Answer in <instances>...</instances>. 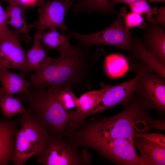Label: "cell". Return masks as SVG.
Segmentation results:
<instances>
[{
	"instance_id": "1",
	"label": "cell",
	"mask_w": 165,
	"mask_h": 165,
	"mask_svg": "<svg viewBox=\"0 0 165 165\" xmlns=\"http://www.w3.org/2000/svg\"><path fill=\"white\" fill-rule=\"evenodd\" d=\"M75 46L71 53L51 58L42 70L30 75L31 86L42 89L66 86L72 90L89 87L91 69L98 57L79 42Z\"/></svg>"
},
{
	"instance_id": "2",
	"label": "cell",
	"mask_w": 165,
	"mask_h": 165,
	"mask_svg": "<svg viewBox=\"0 0 165 165\" xmlns=\"http://www.w3.org/2000/svg\"><path fill=\"white\" fill-rule=\"evenodd\" d=\"M147 108L141 99L135 100L115 116L89 122L82 121L71 131L70 138L73 141L87 138H123L134 145L137 121L144 116Z\"/></svg>"
},
{
	"instance_id": "3",
	"label": "cell",
	"mask_w": 165,
	"mask_h": 165,
	"mask_svg": "<svg viewBox=\"0 0 165 165\" xmlns=\"http://www.w3.org/2000/svg\"><path fill=\"white\" fill-rule=\"evenodd\" d=\"M17 93V98L28 104L49 134L62 136L68 121V109L57 101L53 89L28 88Z\"/></svg>"
},
{
	"instance_id": "4",
	"label": "cell",
	"mask_w": 165,
	"mask_h": 165,
	"mask_svg": "<svg viewBox=\"0 0 165 165\" xmlns=\"http://www.w3.org/2000/svg\"><path fill=\"white\" fill-rule=\"evenodd\" d=\"M18 119L21 128L16 134L15 153L12 161L14 165H22L44 150L49 133L29 108Z\"/></svg>"
},
{
	"instance_id": "5",
	"label": "cell",
	"mask_w": 165,
	"mask_h": 165,
	"mask_svg": "<svg viewBox=\"0 0 165 165\" xmlns=\"http://www.w3.org/2000/svg\"><path fill=\"white\" fill-rule=\"evenodd\" d=\"M60 135L49 133L44 150L36 155L38 162L44 165H85L92 163V156Z\"/></svg>"
},
{
	"instance_id": "6",
	"label": "cell",
	"mask_w": 165,
	"mask_h": 165,
	"mask_svg": "<svg viewBox=\"0 0 165 165\" xmlns=\"http://www.w3.org/2000/svg\"><path fill=\"white\" fill-rule=\"evenodd\" d=\"M126 8L122 9L114 22L105 29L97 32L81 34L68 31L70 38H74L87 47L102 45L113 46L129 51L133 43L131 31L127 28L123 21Z\"/></svg>"
},
{
	"instance_id": "7",
	"label": "cell",
	"mask_w": 165,
	"mask_h": 165,
	"mask_svg": "<svg viewBox=\"0 0 165 165\" xmlns=\"http://www.w3.org/2000/svg\"><path fill=\"white\" fill-rule=\"evenodd\" d=\"M73 144L92 148L105 156L123 163L141 165L140 158L136 153L134 145L127 139L87 138L78 140Z\"/></svg>"
},
{
	"instance_id": "8",
	"label": "cell",
	"mask_w": 165,
	"mask_h": 165,
	"mask_svg": "<svg viewBox=\"0 0 165 165\" xmlns=\"http://www.w3.org/2000/svg\"><path fill=\"white\" fill-rule=\"evenodd\" d=\"M73 2L68 0H53L44 2L38 9V20L29 25L31 28L37 30L35 35L41 37L47 29L59 28L65 32L69 29L64 23L66 14L72 7Z\"/></svg>"
},
{
	"instance_id": "9",
	"label": "cell",
	"mask_w": 165,
	"mask_h": 165,
	"mask_svg": "<svg viewBox=\"0 0 165 165\" xmlns=\"http://www.w3.org/2000/svg\"><path fill=\"white\" fill-rule=\"evenodd\" d=\"M135 94L148 107L164 110L165 77L147 69L142 63Z\"/></svg>"
},
{
	"instance_id": "10",
	"label": "cell",
	"mask_w": 165,
	"mask_h": 165,
	"mask_svg": "<svg viewBox=\"0 0 165 165\" xmlns=\"http://www.w3.org/2000/svg\"><path fill=\"white\" fill-rule=\"evenodd\" d=\"M141 67L131 79L115 85H105L104 95L98 104L89 112L88 117L109 108L127 103L135 94L140 75Z\"/></svg>"
},
{
	"instance_id": "11",
	"label": "cell",
	"mask_w": 165,
	"mask_h": 165,
	"mask_svg": "<svg viewBox=\"0 0 165 165\" xmlns=\"http://www.w3.org/2000/svg\"><path fill=\"white\" fill-rule=\"evenodd\" d=\"M28 62L26 51L16 35L0 37V68L19 69L27 73Z\"/></svg>"
},
{
	"instance_id": "12",
	"label": "cell",
	"mask_w": 165,
	"mask_h": 165,
	"mask_svg": "<svg viewBox=\"0 0 165 165\" xmlns=\"http://www.w3.org/2000/svg\"><path fill=\"white\" fill-rule=\"evenodd\" d=\"M106 90L105 84L101 89L87 92L79 99L75 110H67L68 121L65 130L72 129L88 117L89 112L98 104Z\"/></svg>"
},
{
	"instance_id": "13",
	"label": "cell",
	"mask_w": 165,
	"mask_h": 165,
	"mask_svg": "<svg viewBox=\"0 0 165 165\" xmlns=\"http://www.w3.org/2000/svg\"><path fill=\"white\" fill-rule=\"evenodd\" d=\"M19 124L18 118L0 119V165L8 164L13 158Z\"/></svg>"
},
{
	"instance_id": "14",
	"label": "cell",
	"mask_w": 165,
	"mask_h": 165,
	"mask_svg": "<svg viewBox=\"0 0 165 165\" xmlns=\"http://www.w3.org/2000/svg\"><path fill=\"white\" fill-rule=\"evenodd\" d=\"M27 8L19 2L9 4L5 9L6 24L13 27L12 31L29 44L31 40L29 33L31 28L28 24L25 15Z\"/></svg>"
},
{
	"instance_id": "15",
	"label": "cell",
	"mask_w": 165,
	"mask_h": 165,
	"mask_svg": "<svg viewBox=\"0 0 165 165\" xmlns=\"http://www.w3.org/2000/svg\"><path fill=\"white\" fill-rule=\"evenodd\" d=\"M139 138L135 144L140 153L141 165H164L165 147Z\"/></svg>"
},
{
	"instance_id": "16",
	"label": "cell",
	"mask_w": 165,
	"mask_h": 165,
	"mask_svg": "<svg viewBox=\"0 0 165 165\" xmlns=\"http://www.w3.org/2000/svg\"><path fill=\"white\" fill-rule=\"evenodd\" d=\"M142 42L146 49L165 65V32L163 28L152 24L145 31Z\"/></svg>"
},
{
	"instance_id": "17",
	"label": "cell",
	"mask_w": 165,
	"mask_h": 165,
	"mask_svg": "<svg viewBox=\"0 0 165 165\" xmlns=\"http://www.w3.org/2000/svg\"><path fill=\"white\" fill-rule=\"evenodd\" d=\"M60 33L57 29L52 28L44 32L40 37V40L43 46L48 51L53 49L59 51L60 56H63L72 53L75 46L71 45L69 42L70 37L64 32Z\"/></svg>"
},
{
	"instance_id": "18",
	"label": "cell",
	"mask_w": 165,
	"mask_h": 165,
	"mask_svg": "<svg viewBox=\"0 0 165 165\" xmlns=\"http://www.w3.org/2000/svg\"><path fill=\"white\" fill-rule=\"evenodd\" d=\"M133 43L129 51L132 56L141 61L148 70L165 77V65L146 49L141 39L133 38Z\"/></svg>"
},
{
	"instance_id": "19",
	"label": "cell",
	"mask_w": 165,
	"mask_h": 165,
	"mask_svg": "<svg viewBox=\"0 0 165 165\" xmlns=\"http://www.w3.org/2000/svg\"><path fill=\"white\" fill-rule=\"evenodd\" d=\"M32 46L26 51L28 62L27 72H39L49 63L51 58L47 55V51L43 46L40 37L35 35Z\"/></svg>"
},
{
	"instance_id": "20",
	"label": "cell",
	"mask_w": 165,
	"mask_h": 165,
	"mask_svg": "<svg viewBox=\"0 0 165 165\" xmlns=\"http://www.w3.org/2000/svg\"><path fill=\"white\" fill-rule=\"evenodd\" d=\"M0 81L2 92L10 95L25 91L31 86L23 75L0 68Z\"/></svg>"
},
{
	"instance_id": "21",
	"label": "cell",
	"mask_w": 165,
	"mask_h": 165,
	"mask_svg": "<svg viewBox=\"0 0 165 165\" xmlns=\"http://www.w3.org/2000/svg\"><path fill=\"white\" fill-rule=\"evenodd\" d=\"M71 9L72 12L76 13L90 14L97 12L105 15L116 13L111 7L109 0H79L73 3Z\"/></svg>"
},
{
	"instance_id": "22",
	"label": "cell",
	"mask_w": 165,
	"mask_h": 165,
	"mask_svg": "<svg viewBox=\"0 0 165 165\" xmlns=\"http://www.w3.org/2000/svg\"><path fill=\"white\" fill-rule=\"evenodd\" d=\"M2 92L0 94V108L2 115L7 119L11 118L14 115L23 114L26 109L22 105L21 101Z\"/></svg>"
},
{
	"instance_id": "23",
	"label": "cell",
	"mask_w": 165,
	"mask_h": 165,
	"mask_svg": "<svg viewBox=\"0 0 165 165\" xmlns=\"http://www.w3.org/2000/svg\"><path fill=\"white\" fill-rule=\"evenodd\" d=\"M55 97L58 103L65 109L76 107L79 99L71 89L66 86L53 89Z\"/></svg>"
},
{
	"instance_id": "24",
	"label": "cell",
	"mask_w": 165,
	"mask_h": 165,
	"mask_svg": "<svg viewBox=\"0 0 165 165\" xmlns=\"http://www.w3.org/2000/svg\"><path fill=\"white\" fill-rule=\"evenodd\" d=\"M132 11L141 15L144 14L146 18L149 17L157 13L158 9L152 8L146 0H139L128 5Z\"/></svg>"
},
{
	"instance_id": "25",
	"label": "cell",
	"mask_w": 165,
	"mask_h": 165,
	"mask_svg": "<svg viewBox=\"0 0 165 165\" xmlns=\"http://www.w3.org/2000/svg\"><path fill=\"white\" fill-rule=\"evenodd\" d=\"M123 20L125 27L128 29L139 26L144 21L141 15L132 11L125 14Z\"/></svg>"
},
{
	"instance_id": "26",
	"label": "cell",
	"mask_w": 165,
	"mask_h": 165,
	"mask_svg": "<svg viewBox=\"0 0 165 165\" xmlns=\"http://www.w3.org/2000/svg\"><path fill=\"white\" fill-rule=\"evenodd\" d=\"M14 33L8 28L6 21L5 11L0 3V37L12 35Z\"/></svg>"
},
{
	"instance_id": "27",
	"label": "cell",
	"mask_w": 165,
	"mask_h": 165,
	"mask_svg": "<svg viewBox=\"0 0 165 165\" xmlns=\"http://www.w3.org/2000/svg\"><path fill=\"white\" fill-rule=\"evenodd\" d=\"M134 137L145 138L165 147V137L163 134L157 133L153 134H135Z\"/></svg>"
},
{
	"instance_id": "28",
	"label": "cell",
	"mask_w": 165,
	"mask_h": 165,
	"mask_svg": "<svg viewBox=\"0 0 165 165\" xmlns=\"http://www.w3.org/2000/svg\"><path fill=\"white\" fill-rule=\"evenodd\" d=\"M154 17L152 16L146 18V20L151 24L158 25L161 24L163 28L165 25V7L164 6L160 7L158 9V13L155 14Z\"/></svg>"
},
{
	"instance_id": "29",
	"label": "cell",
	"mask_w": 165,
	"mask_h": 165,
	"mask_svg": "<svg viewBox=\"0 0 165 165\" xmlns=\"http://www.w3.org/2000/svg\"><path fill=\"white\" fill-rule=\"evenodd\" d=\"M20 2L26 8L36 6H39L44 0H19Z\"/></svg>"
},
{
	"instance_id": "30",
	"label": "cell",
	"mask_w": 165,
	"mask_h": 165,
	"mask_svg": "<svg viewBox=\"0 0 165 165\" xmlns=\"http://www.w3.org/2000/svg\"><path fill=\"white\" fill-rule=\"evenodd\" d=\"M111 7L113 9L114 6L117 4L123 3L127 4L137 1L139 0H109Z\"/></svg>"
},
{
	"instance_id": "31",
	"label": "cell",
	"mask_w": 165,
	"mask_h": 165,
	"mask_svg": "<svg viewBox=\"0 0 165 165\" xmlns=\"http://www.w3.org/2000/svg\"><path fill=\"white\" fill-rule=\"evenodd\" d=\"M6 2H8L9 4L19 2V0H2Z\"/></svg>"
},
{
	"instance_id": "32",
	"label": "cell",
	"mask_w": 165,
	"mask_h": 165,
	"mask_svg": "<svg viewBox=\"0 0 165 165\" xmlns=\"http://www.w3.org/2000/svg\"><path fill=\"white\" fill-rule=\"evenodd\" d=\"M150 2L154 3L159 2H165V0H148Z\"/></svg>"
},
{
	"instance_id": "33",
	"label": "cell",
	"mask_w": 165,
	"mask_h": 165,
	"mask_svg": "<svg viewBox=\"0 0 165 165\" xmlns=\"http://www.w3.org/2000/svg\"><path fill=\"white\" fill-rule=\"evenodd\" d=\"M64 0L65 1L68 0L70 1H71L73 2V3H75L78 2L79 0Z\"/></svg>"
},
{
	"instance_id": "34",
	"label": "cell",
	"mask_w": 165,
	"mask_h": 165,
	"mask_svg": "<svg viewBox=\"0 0 165 165\" xmlns=\"http://www.w3.org/2000/svg\"><path fill=\"white\" fill-rule=\"evenodd\" d=\"M2 92V87L0 86V94Z\"/></svg>"
}]
</instances>
